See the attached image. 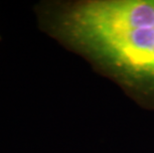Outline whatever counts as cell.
Returning a JSON list of instances; mask_svg holds the SVG:
<instances>
[{
    "mask_svg": "<svg viewBox=\"0 0 154 153\" xmlns=\"http://www.w3.org/2000/svg\"><path fill=\"white\" fill-rule=\"evenodd\" d=\"M40 29L154 110V0L44 1Z\"/></svg>",
    "mask_w": 154,
    "mask_h": 153,
    "instance_id": "1",
    "label": "cell"
},
{
    "mask_svg": "<svg viewBox=\"0 0 154 153\" xmlns=\"http://www.w3.org/2000/svg\"><path fill=\"white\" fill-rule=\"evenodd\" d=\"M0 41H1V37H0Z\"/></svg>",
    "mask_w": 154,
    "mask_h": 153,
    "instance_id": "2",
    "label": "cell"
}]
</instances>
